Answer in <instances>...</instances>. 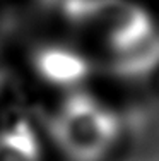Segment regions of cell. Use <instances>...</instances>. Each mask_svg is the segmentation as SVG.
I'll return each instance as SVG.
<instances>
[{
  "label": "cell",
  "mask_w": 159,
  "mask_h": 161,
  "mask_svg": "<svg viewBox=\"0 0 159 161\" xmlns=\"http://www.w3.org/2000/svg\"><path fill=\"white\" fill-rule=\"evenodd\" d=\"M33 67L45 82L70 87L82 82L91 72V64L82 53L60 45H45L33 55Z\"/></svg>",
  "instance_id": "3"
},
{
  "label": "cell",
  "mask_w": 159,
  "mask_h": 161,
  "mask_svg": "<svg viewBox=\"0 0 159 161\" xmlns=\"http://www.w3.org/2000/svg\"><path fill=\"white\" fill-rule=\"evenodd\" d=\"M46 2H50V3H63V2H67V0H46Z\"/></svg>",
  "instance_id": "7"
},
{
  "label": "cell",
  "mask_w": 159,
  "mask_h": 161,
  "mask_svg": "<svg viewBox=\"0 0 159 161\" xmlns=\"http://www.w3.org/2000/svg\"><path fill=\"white\" fill-rule=\"evenodd\" d=\"M62 12L81 28H91L115 57L139 48L156 34L151 16L128 0H67Z\"/></svg>",
  "instance_id": "2"
},
{
  "label": "cell",
  "mask_w": 159,
  "mask_h": 161,
  "mask_svg": "<svg viewBox=\"0 0 159 161\" xmlns=\"http://www.w3.org/2000/svg\"><path fill=\"white\" fill-rule=\"evenodd\" d=\"M159 69V33L128 53L118 55L111 62V72L122 79H144Z\"/></svg>",
  "instance_id": "5"
},
{
  "label": "cell",
  "mask_w": 159,
  "mask_h": 161,
  "mask_svg": "<svg viewBox=\"0 0 159 161\" xmlns=\"http://www.w3.org/2000/svg\"><path fill=\"white\" fill-rule=\"evenodd\" d=\"M3 80H5V67L2 65V60H0V86L3 84Z\"/></svg>",
  "instance_id": "6"
},
{
  "label": "cell",
  "mask_w": 159,
  "mask_h": 161,
  "mask_svg": "<svg viewBox=\"0 0 159 161\" xmlns=\"http://www.w3.org/2000/svg\"><path fill=\"white\" fill-rule=\"evenodd\" d=\"M0 161H41L40 142L28 120L0 130Z\"/></svg>",
  "instance_id": "4"
},
{
  "label": "cell",
  "mask_w": 159,
  "mask_h": 161,
  "mask_svg": "<svg viewBox=\"0 0 159 161\" xmlns=\"http://www.w3.org/2000/svg\"><path fill=\"white\" fill-rule=\"evenodd\" d=\"M69 161H104L122 137V118L87 93L69 94L48 120Z\"/></svg>",
  "instance_id": "1"
}]
</instances>
